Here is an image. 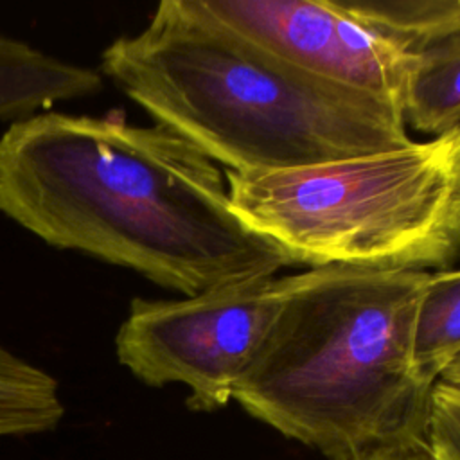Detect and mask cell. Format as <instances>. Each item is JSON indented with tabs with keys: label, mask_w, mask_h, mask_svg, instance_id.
I'll return each mask as SVG.
<instances>
[{
	"label": "cell",
	"mask_w": 460,
	"mask_h": 460,
	"mask_svg": "<svg viewBox=\"0 0 460 460\" xmlns=\"http://www.w3.org/2000/svg\"><path fill=\"white\" fill-rule=\"evenodd\" d=\"M426 440L440 460H460V385L444 379L433 385Z\"/></svg>",
	"instance_id": "cell-11"
},
{
	"label": "cell",
	"mask_w": 460,
	"mask_h": 460,
	"mask_svg": "<svg viewBox=\"0 0 460 460\" xmlns=\"http://www.w3.org/2000/svg\"><path fill=\"white\" fill-rule=\"evenodd\" d=\"M429 273L349 266L280 277V307L234 401L329 460L426 437L431 388L411 358Z\"/></svg>",
	"instance_id": "cell-3"
},
{
	"label": "cell",
	"mask_w": 460,
	"mask_h": 460,
	"mask_svg": "<svg viewBox=\"0 0 460 460\" xmlns=\"http://www.w3.org/2000/svg\"><path fill=\"white\" fill-rule=\"evenodd\" d=\"M406 56L460 40V0H332Z\"/></svg>",
	"instance_id": "cell-8"
},
{
	"label": "cell",
	"mask_w": 460,
	"mask_h": 460,
	"mask_svg": "<svg viewBox=\"0 0 460 460\" xmlns=\"http://www.w3.org/2000/svg\"><path fill=\"white\" fill-rule=\"evenodd\" d=\"M104 84L97 68L0 31V120L11 124L58 102L93 97Z\"/></svg>",
	"instance_id": "cell-7"
},
{
	"label": "cell",
	"mask_w": 460,
	"mask_h": 460,
	"mask_svg": "<svg viewBox=\"0 0 460 460\" xmlns=\"http://www.w3.org/2000/svg\"><path fill=\"white\" fill-rule=\"evenodd\" d=\"M401 111L404 124L431 137L460 124V40L413 56Z\"/></svg>",
	"instance_id": "cell-9"
},
{
	"label": "cell",
	"mask_w": 460,
	"mask_h": 460,
	"mask_svg": "<svg viewBox=\"0 0 460 460\" xmlns=\"http://www.w3.org/2000/svg\"><path fill=\"white\" fill-rule=\"evenodd\" d=\"M153 120L225 169L273 172L408 146L401 110L302 72L226 31L198 0H164L97 68Z\"/></svg>",
	"instance_id": "cell-2"
},
{
	"label": "cell",
	"mask_w": 460,
	"mask_h": 460,
	"mask_svg": "<svg viewBox=\"0 0 460 460\" xmlns=\"http://www.w3.org/2000/svg\"><path fill=\"white\" fill-rule=\"evenodd\" d=\"M458 356L460 270H440L429 273L417 304L411 358L417 372L435 383Z\"/></svg>",
	"instance_id": "cell-10"
},
{
	"label": "cell",
	"mask_w": 460,
	"mask_h": 460,
	"mask_svg": "<svg viewBox=\"0 0 460 460\" xmlns=\"http://www.w3.org/2000/svg\"><path fill=\"white\" fill-rule=\"evenodd\" d=\"M223 174L230 210L293 264L440 271L460 259V124L397 149Z\"/></svg>",
	"instance_id": "cell-4"
},
{
	"label": "cell",
	"mask_w": 460,
	"mask_h": 460,
	"mask_svg": "<svg viewBox=\"0 0 460 460\" xmlns=\"http://www.w3.org/2000/svg\"><path fill=\"white\" fill-rule=\"evenodd\" d=\"M349 460H440L429 447L426 437L406 438L390 446L376 447Z\"/></svg>",
	"instance_id": "cell-12"
},
{
	"label": "cell",
	"mask_w": 460,
	"mask_h": 460,
	"mask_svg": "<svg viewBox=\"0 0 460 460\" xmlns=\"http://www.w3.org/2000/svg\"><path fill=\"white\" fill-rule=\"evenodd\" d=\"M198 2L216 23L273 58L401 110L413 56L367 31L332 0Z\"/></svg>",
	"instance_id": "cell-6"
},
{
	"label": "cell",
	"mask_w": 460,
	"mask_h": 460,
	"mask_svg": "<svg viewBox=\"0 0 460 460\" xmlns=\"http://www.w3.org/2000/svg\"><path fill=\"white\" fill-rule=\"evenodd\" d=\"M0 212L52 248L183 296L293 266L230 210L216 162L160 124L50 110L11 122Z\"/></svg>",
	"instance_id": "cell-1"
},
{
	"label": "cell",
	"mask_w": 460,
	"mask_h": 460,
	"mask_svg": "<svg viewBox=\"0 0 460 460\" xmlns=\"http://www.w3.org/2000/svg\"><path fill=\"white\" fill-rule=\"evenodd\" d=\"M5 381H7V356H5L4 345L0 343V406L5 394Z\"/></svg>",
	"instance_id": "cell-14"
},
{
	"label": "cell",
	"mask_w": 460,
	"mask_h": 460,
	"mask_svg": "<svg viewBox=\"0 0 460 460\" xmlns=\"http://www.w3.org/2000/svg\"><path fill=\"white\" fill-rule=\"evenodd\" d=\"M440 379L453 383V385H460V356L451 361V365L442 372Z\"/></svg>",
	"instance_id": "cell-13"
},
{
	"label": "cell",
	"mask_w": 460,
	"mask_h": 460,
	"mask_svg": "<svg viewBox=\"0 0 460 460\" xmlns=\"http://www.w3.org/2000/svg\"><path fill=\"white\" fill-rule=\"evenodd\" d=\"M280 307V279L264 277L183 298L129 302L117 361L147 386L183 385L187 406H226Z\"/></svg>",
	"instance_id": "cell-5"
}]
</instances>
